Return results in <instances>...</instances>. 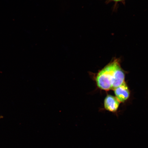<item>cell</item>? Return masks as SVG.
<instances>
[{
    "instance_id": "4",
    "label": "cell",
    "mask_w": 148,
    "mask_h": 148,
    "mask_svg": "<svg viewBox=\"0 0 148 148\" xmlns=\"http://www.w3.org/2000/svg\"><path fill=\"white\" fill-rule=\"evenodd\" d=\"M125 0H107V1H113L116 3L120 2H123Z\"/></svg>"
},
{
    "instance_id": "5",
    "label": "cell",
    "mask_w": 148,
    "mask_h": 148,
    "mask_svg": "<svg viewBox=\"0 0 148 148\" xmlns=\"http://www.w3.org/2000/svg\"><path fill=\"white\" fill-rule=\"evenodd\" d=\"M3 118V116H0V119H1V118Z\"/></svg>"
},
{
    "instance_id": "2",
    "label": "cell",
    "mask_w": 148,
    "mask_h": 148,
    "mask_svg": "<svg viewBox=\"0 0 148 148\" xmlns=\"http://www.w3.org/2000/svg\"><path fill=\"white\" fill-rule=\"evenodd\" d=\"M115 97L120 103H125L130 97V92L125 81L113 90Z\"/></svg>"
},
{
    "instance_id": "3",
    "label": "cell",
    "mask_w": 148,
    "mask_h": 148,
    "mask_svg": "<svg viewBox=\"0 0 148 148\" xmlns=\"http://www.w3.org/2000/svg\"><path fill=\"white\" fill-rule=\"evenodd\" d=\"M120 102L115 97L107 94L103 102V106L105 110L115 113L119 108Z\"/></svg>"
},
{
    "instance_id": "1",
    "label": "cell",
    "mask_w": 148,
    "mask_h": 148,
    "mask_svg": "<svg viewBox=\"0 0 148 148\" xmlns=\"http://www.w3.org/2000/svg\"><path fill=\"white\" fill-rule=\"evenodd\" d=\"M125 72L122 68L120 60L114 58L97 73H89L99 89L113 90L125 81Z\"/></svg>"
}]
</instances>
